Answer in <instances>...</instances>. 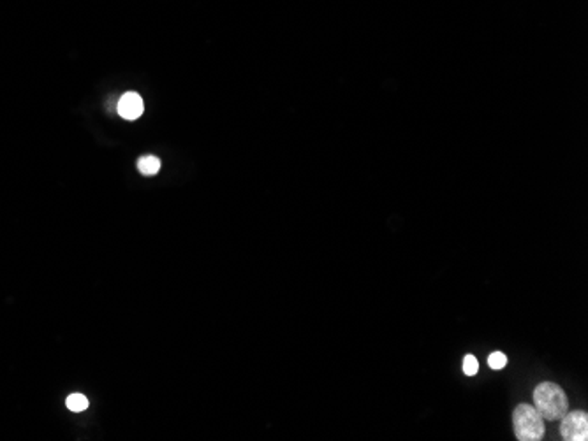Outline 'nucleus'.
<instances>
[{"mask_svg": "<svg viewBox=\"0 0 588 441\" xmlns=\"http://www.w3.org/2000/svg\"><path fill=\"white\" fill-rule=\"evenodd\" d=\"M535 410L544 420H560L567 413L569 401L562 387L553 382H542L534 389Z\"/></svg>", "mask_w": 588, "mask_h": 441, "instance_id": "1", "label": "nucleus"}, {"mask_svg": "<svg viewBox=\"0 0 588 441\" xmlns=\"http://www.w3.org/2000/svg\"><path fill=\"white\" fill-rule=\"evenodd\" d=\"M512 427L516 440L539 441L544 436V418L535 410V406L518 405L512 412Z\"/></svg>", "mask_w": 588, "mask_h": 441, "instance_id": "2", "label": "nucleus"}, {"mask_svg": "<svg viewBox=\"0 0 588 441\" xmlns=\"http://www.w3.org/2000/svg\"><path fill=\"white\" fill-rule=\"evenodd\" d=\"M560 435L567 441L588 440V415L587 412H571L560 418Z\"/></svg>", "mask_w": 588, "mask_h": 441, "instance_id": "3", "label": "nucleus"}, {"mask_svg": "<svg viewBox=\"0 0 588 441\" xmlns=\"http://www.w3.org/2000/svg\"><path fill=\"white\" fill-rule=\"evenodd\" d=\"M118 115L126 120H138L145 111V104L138 93L129 92L126 95L120 97L118 100Z\"/></svg>", "mask_w": 588, "mask_h": 441, "instance_id": "4", "label": "nucleus"}, {"mask_svg": "<svg viewBox=\"0 0 588 441\" xmlns=\"http://www.w3.org/2000/svg\"><path fill=\"white\" fill-rule=\"evenodd\" d=\"M138 169L141 175L153 176L161 171V160L153 155H146L138 160Z\"/></svg>", "mask_w": 588, "mask_h": 441, "instance_id": "5", "label": "nucleus"}, {"mask_svg": "<svg viewBox=\"0 0 588 441\" xmlns=\"http://www.w3.org/2000/svg\"><path fill=\"white\" fill-rule=\"evenodd\" d=\"M66 405H67V408L71 410V412L80 413V412H85V410L88 408V399H86L83 394H71V395H67Z\"/></svg>", "mask_w": 588, "mask_h": 441, "instance_id": "6", "label": "nucleus"}, {"mask_svg": "<svg viewBox=\"0 0 588 441\" xmlns=\"http://www.w3.org/2000/svg\"><path fill=\"white\" fill-rule=\"evenodd\" d=\"M506 364H507V357L504 356L502 352H493V353H490V357H488V365L492 369H502V368H506Z\"/></svg>", "mask_w": 588, "mask_h": 441, "instance_id": "7", "label": "nucleus"}, {"mask_svg": "<svg viewBox=\"0 0 588 441\" xmlns=\"http://www.w3.org/2000/svg\"><path fill=\"white\" fill-rule=\"evenodd\" d=\"M477 371H480V363H477L476 357L465 356V359H463V373L467 376H474Z\"/></svg>", "mask_w": 588, "mask_h": 441, "instance_id": "8", "label": "nucleus"}]
</instances>
